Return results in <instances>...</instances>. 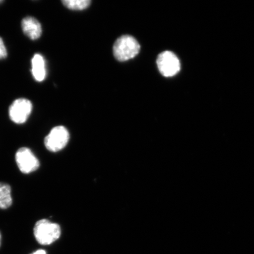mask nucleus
Segmentation results:
<instances>
[{"label": "nucleus", "instance_id": "11", "mask_svg": "<svg viewBox=\"0 0 254 254\" xmlns=\"http://www.w3.org/2000/svg\"><path fill=\"white\" fill-rule=\"evenodd\" d=\"M7 56V50L1 37H0V60L4 59Z\"/></svg>", "mask_w": 254, "mask_h": 254}, {"label": "nucleus", "instance_id": "5", "mask_svg": "<svg viewBox=\"0 0 254 254\" xmlns=\"http://www.w3.org/2000/svg\"><path fill=\"white\" fill-rule=\"evenodd\" d=\"M15 161L19 169L24 174L33 173L40 167L39 160L27 147L21 148L16 152Z\"/></svg>", "mask_w": 254, "mask_h": 254}, {"label": "nucleus", "instance_id": "6", "mask_svg": "<svg viewBox=\"0 0 254 254\" xmlns=\"http://www.w3.org/2000/svg\"><path fill=\"white\" fill-rule=\"evenodd\" d=\"M33 109L30 100L19 98L12 103L9 109V118L16 124H23L26 122Z\"/></svg>", "mask_w": 254, "mask_h": 254}, {"label": "nucleus", "instance_id": "2", "mask_svg": "<svg viewBox=\"0 0 254 254\" xmlns=\"http://www.w3.org/2000/svg\"><path fill=\"white\" fill-rule=\"evenodd\" d=\"M140 51V46L137 41L131 36L125 35L119 38L113 46L114 57L120 62L131 60Z\"/></svg>", "mask_w": 254, "mask_h": 254}, {"label": "nucleus", "instance_id": "12", "mask_svg": "<svg viewBox=\"0 0 254 254\" xmlns=\"http://www.w3.org/2000/svg\"><path fill=\"white\" fill-rule=\"evenodd\" d=\"M31 254H47V253L45 250H39L36 251V252H34Z\"/></svg>", "mask_w": 254, "mask_h": 254}, {"label": "nucleus", "instance_id": "1", "mask_svg": "<svg viewBox=\"0 0 254 254\" xmlns=\"http://www.w3.org/2000/svg\"><path fill=\"white\" fill-rule=\"evenodd\" d=\"M60 225L46 219L38 221L34 228V237L41 245H50L61 236Z\"/></svg>", "mask_w": 254, "mask_h": 254}, {"label": "nucleus", "instance_id": "7", "mask_svg": "<svg viewBox=\"0 0 254 254\" xmlns=\"http://www.w3.org/2000/svg\"><path fill=\"white\" fill-rule=\"evenodd\" d=\"M22 30L30 39L35 40L39 39L42 34V27L37 19L32 17H25L21 22Z\"/></svg>", "mask_w": 254, "mask_h": 254}, {"label": "nucleus", "instance_id": "14", "mask_svg": "<svg viewBox=\"0 0 254 254\" xmlns=\"http://www.w3.org/2000/svg\"><path fill=\"white\" fill-rule=\"evenodd\" d=\"M2 2H3V1H2V0H0V4H1V3Z\"/></svg>", "mask_w": 254, "mask_h": 254}, {"label": "nucleus", "instance_id": "9", "mask_svg": "<svg viewBox=\"0 0 254 254\" xmlns=\"http://www.w3.org/2000/svg\"><path fill=\"white\" fill-rule=\"evenodd\" d=\"M11 187L7 184L0 183V209H5L12 204Z\"/></svg>", "mask_w": 254, "mask_h": 254}, {"label": "nucleus", "instance_id": "4", "mask_svg": "<svg viewBox=\"0 0 254 254\" xmlns=\"http://www.w3.org/2000/svg\"><path fill=\"white\" fill-rule=\"evenodd\" d=\"M157 64L159 71L166 77H173L180 70L179 59L174 53L169 51L158 55Z\"/></svg>", "mask_w": 254, "mask_h": 254}, {"label": "nucleus", "instance_id": "10", "mask_svg": "<svg viewBox=\"0 0 254 254\" xmlns=\"http://www.w3.org/2000/svg\"><path fill=\"white\" fill-rule=\"evenodd\" d=\"M62 2L66 8L73 10H82L88 8L91 1L89 0H64Z\"/></svg>", "mask_w": 254, "mask_h": 254}, {"label": "nucleus", "instance_id": "13", "mask_svg": "<svg viewBox=\"0 0 254 254\" xmlns=\"http://www.w3.org/2000/svg\"><path fill=\"white\" fill-rule=\"evenodd\" d=\"M1 233H0V245H1Z\"/></svg>", "mask_w": 254, "mask_h": 254}, {"label": "nucleus", "instance_id": "3", "mask_svg": "<svg viewBox=\"0 0 254 254\" xmlns=\"http://www.w3.org/2000/svg\"><path fill=\"white\" fill-rule=\"evenodd\" d=\"M69 134L63 126H57L51 130L44 139V144L48 150L56 152L63 150L68 144Z\"/></svg>", "mask_w": 254, "mask_h": 254}, {"label": "nucleus", "instance_id": "8", "mask_svg": "<svg viewBox=\"0 0 254 254\" xmlns=\"http://www.w3.org/2000/svg\"><path fill=\"white\" fill-rule=\"evenodd\" d=\"M31 65V72L35 79L37 81H43L46 76L45 60L44 57L39 54H36L32 59Z\"/></svg>", "mask_w": 254, "mask_h": 254}]
</instances>
